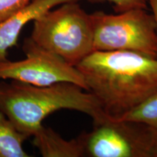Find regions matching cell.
<instances>
[{"label": "cell", "mask_w": 157, "mask_h": 157, "mask_svg": "<svg viewBox=\"0 0 157 157\" xmlns=\"http://www.w3.org/2000/svg\"><path fill=\"white\" fill-rule=\"evenodd\" d=\"M76 68L88 91L113 119L157 92V58L130 51L95 50Z\"/></svg>", "instance_id": "6da1fadb"}, {"label": "cell", "mask_w": 157, "mask_h": 157, "mask_svg": "<svg viewBox=\"0 0 157 157\" xmlns=\"http://www.w3.org/2000/svg\"><path fill=\"white\" fill-rule=\"evenodd\" d=\"M62 109L85 113L93 122L107 117L97 98L76 84L58 82L38 87L15 80L0 82V111L27 137L43 126L45 118Z\"/></svg>", "instance_id": "7a4b0ae2"}, {"label": "cell", "mask_w": 157, "mask_h": 157, "mask_svg": "<svg viewBox=\"0 0 157 157\" xmlns=\"http://www.w3.org/2000/svg\"><path fill=\"white\" fill-rule=\"evenodd\" d=\"M31 38L37 44L76 66L94 51L91 14L71 2L34 21Z\"/></svg>", "instance_id": "3957f363"}, {"label": "cell", "mask_w": 157, "mask_h": 157, "mask_svg": "<svg viewBox=\"0 0 157 157\" xmlns=\"http://www.w3.org/2000/svg\"><path fill=\"white\" fill-rule=\"evenodd\" d=\"M94 51H130L157 58V30L146 9L91 14Z\"/></svg>", "instance_id": "277c9868"}, {"label": "cell", "mask_w": 157, "mask_h": 157, "mask_svg": "<svg viewBox=\"0 0 157 157\" xmlns=\"http://www.w3.org/2000/svg\"><path fill=\"white\" fill-rule=\"evenodd\" d=\"M93 124L91 132L80 135L87 156L151 157L154 128L108 116Z\"/></svg>", "instance_id": "5b68a950"}, {"label": "cell", "mask_w": 157, "mask_h": 157, "mask_svg": "<svg viewBox=\"0 0 157 157\" xmlns=\"http://www.w3.org/2000/svg\"><path fill=\"white\" fill-rule=\"evenodd\" d=\"M22 50L25 58L0 61V79H11L38 87L71 82L87 90L84 76L76 66L42 48L31 37L25 39Z\"/></svg>", "instance_id": "8992f818"}, {"label": "cell", "mask_w": 157, "mask_h": 157, "mask_svg": "<svg viewBox=\"0 0 157 157\" xmlns=\"http://www.w3.org/2000/svg\"><path fill=\"white\" fill-rule=\"evenodd\" d=\"M78 0H33L28 6L0 22V61L7 59V52L17 43L23 27L33 21L63 4Z\"/></svg>", "instance_id": "52a82bcc"}, {"label": "cell", "mask_w": 157, "mask_h": 157, "mask_svg": "<svg viewBox=\"0 0 157 157\" xmlns=\"http://www.w3.org/2000/svg\"><path fill=\"white\" fill-rule=\"evenodd\" d=\"M32 137L33 144L44 157L86 156L80 136L68 140L50 127L42 126Z\"/></svg>", "instance_id": "ba28073f"}, {"label": "cell", "mask_w": 157, "mask_h": 157, "mask_svg": "<svg viewBox=\"0 0 157 157\" xmlns=\"http://www.w3.org/2000/svg\"><path fill=\"white\" fill-rule=\"evenodd\" d=\"M28 138L0 111V157H29L23 143Z\"/></svg>", "instance_id": "9c48e42d"}, {"label": "cell", "mask_w": 157, "mask_h": 157, "mask_svg": "<svg viewBox=\"0 0 157 157\" xmlns=\"http://www.w3.org/2000/svg\"><path fill=\"white\" fill-rule=\"evenodd\" d=\"M113 119L143 124L157 129V92L128 112Z\"/></svg>", "instance_id": "30bf717a"}, {"label": "cell", "mask_w": 157, "mask_h": 157, "mask_svg": "<svg viewBox=\"0 0 157 157\" xmlns=\"http://www.w3.org/2000/svg\"><path fill=\"white\" fill-rule=\"evenodd\" d=\"M33 0H0V22L28 6Z\"/></svg>", "instance_id": "8fae6325"}, {"label": "cell", "mask_w": 157, "mask_h": 157, "mask_svg": "<svg viewBox=\"0 0 157 157\" xmlns=\"http://www.w3.org/2000/svg\"><path fill=\"white\" fill-rule=\"evenodd\" d=\"M94 2H108L111 3L116 13H122L132 9L147 8V0H90Z\"/></svg>", "instance_id": "7c38bea8"}, {"label": "cell", "mask_w": 157, "mask_h": 157, "mask_svg": "<svg viewBox=\"0 0 157 157\" xmlns=\"http://www.w3.org/2000/svg\"><path fill=\"white\" fill-rule=\"evenodd\" d=\"M148 3L150 5L151 7L153 12V16L154 17L155 22L156 25V30H157V0H147Z\"/></svg>", "instance_id": "4fadbf2b"}, {"label": "cell", "mask_w": 157, "mask_h": 157, "mask_svg": "<svg viewBox=\"0 0 157 157\" xmlns=\"http://www.w3.org/2000/svg\"><path fill=\"white\" fill-rule=\"evenodd\" d=\"M155 131L154 140V143H153V148L151 151V157H157V129Z\"/></svg>", "instance_id": "5bb4252c"}]
</instances>
